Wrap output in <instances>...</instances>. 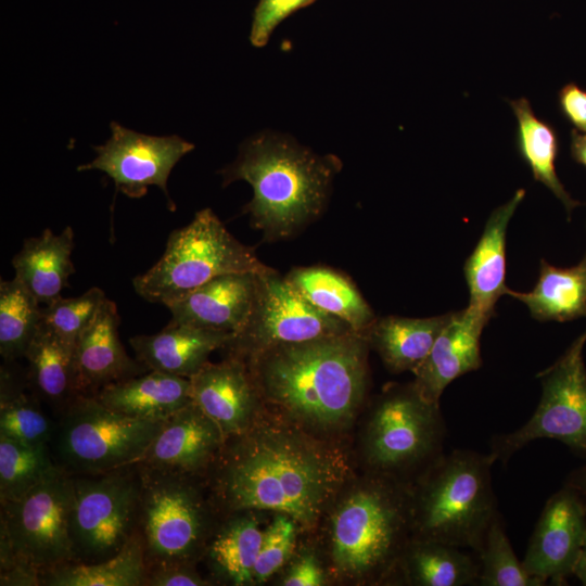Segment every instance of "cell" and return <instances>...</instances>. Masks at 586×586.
I'll return each mask as SVG.
<instances>
[{
    "instance_id": "1",
    "label": "cell",
    "mask_w": 586,
    "mask_h": 586,
    "mask_svg": "<svg viewBox=\"0 0 586 586\" xmlns=\"http://www.w3.org/2000/svg\"><path fill=\"white\" fill-rule=\"evenodd\" d=\"M275 413L264 409L227 438L205 476L221 517L268 510L310 530L347 483L349 461L327 437Z\"/></svg>"
},
{
    "instance_id": "2",
    "label": "cell",
    "mask_w": 586,
    "mask_h": 586,
    "mask_svg": "<svg viewBox=\"0 0 586 586\" xmlns=\"http://www.w3.org/2000/svg\"><path fill=\"white\" fill-rule=\"evenodd\" d=\"M369 344L351 331L267 348L245 364L264 405L329 437L358 415L369 385Z\"/></svg>"
},
{
    "instance_id": "3",
    "label": "cell",
    "mask_w": 586,
    "mask_h": 586,
    "mask_svg": "<svg viewBox=\"0 0 586 586\" xmlns=\"http://www.w3.org/2000/svg\"><path fill=\"white\" fill-rule=\"evenodd\" d=\"M339 169L334 156H319L291 140L263 135L245 142L221 174L224 186L235 180L252 186L245 212L265 239L273 241L294 235L321 214Z\"/></svg>"
},
{
    "instance_id": "4",
    "label": "cell",
    "mask_w": 586,
    "mask_h": 586,
    "mask_svg": "<svg viewBox=\"0 0 586 586\" xmlns=\"http://www.w3.org/2000/svg\"><path fill=\"white\" fill-rule=\"evenodd\" d=\"M332 505L329 555L337 576L381 583L395 573L411 538L410 488L370 473Z\"/></svg>"
},
{
    "instance_id": "5",
    "label": "cell",
    "mask_w": 586,
    "mask_h": 586,
    "mask_svg": "<svg viewBox=\"0 0 586 586\" xmlns=\"http://www.w3.org/2000/svg\"><path fill=\"white\" fill-rule=\"evenodd\" d=\"M488 454L455 449L410 486L411 538L477 555L497 510Z\"/></svg>"
},
{
    "instance_id": "6",
    "label": "cell",
    "mask_w": 586,
    "mask_h": 586,
    "mask_svg": "<svg viewBox=\"0 0 586 586\" xmlns=\"http://www.w3.org/2000/svg\"><path fill=\"white\" fill-rule=\"evenodd\" d=\"M137 536L146 571L202 560L221 514L205 475L138 463Z\"/></svg>"
},
{
    "instance_id": "7",
    "label": "cell",
    "mask_w": 586,
    "mask_h": 586,
    "mask_svg": "<svg viewBox=\"0 0 586 586\" xmlns=\"http://www.w3.org/2000/svg\"><path fill=\"white\" fill-rule=\"evenodd\" d=\"M72 474L60 468L22 498L0 504L1 585H40L74 562L69 535Z\"/></svg>"
},
{
    "instance_id": "8",
    "label": "cell",
    "mask_w": 586,
    "mask_h": 586,
    "mask_svg": "<svg viewBox=\"0 0 586 586\" xmlns=\"http://www.w3.org/2000/svg\"><path fill=\"white\" fill-rule=\"evenodd\" d=\"M440 404L424 399L413 383L391 385L374 402L362 437L370 473L410 488L444 454Z\"/></svg>"
},
{
    "instance_id": "9",
    "label": "cell",
    "mask_w": 586,
    "mask_h": 586,
    "mask_svg": "<svg viewBox=\"0 0 586 586\" xmlns=\"http://www.w3.org/2000/svg\"><path fill=\"white\" fill-rule=\"evenodd\" d=\"M254 250L238 241L211 208L198 212L168 237L164 254L133 278L138 295L165 306L209 280L234 272H263Z\"/></svg>"
},
{
    "instance_id": "10",
    "label": "cell",
    "mask_w": 586,
    "mask_h": 586,
    "mask_svg": "<svg viewBox=\"0 0 586 586\" xmlns=\"http://www.w3.org/2000/svg\"><path fill=\"white\" fill-rule=\"evenodd\" d=\"M165 421L114 411L79 395L56 420L52 455L69 474H97L139 463Z\"/></svg>"
},
{
    "instance_id": "11",
    "label": "cell",
    "mask_w": 586,
    "mask_h": 586,
    "mask_svg": "<svg viewBox=\"0 0 586 586\" xmlns=\"http://www.w3.org/2000/svg\"><path fill=\"white\" fill-rule=\"evenodd\" d=\"M72 477L69 535L74 562L95 563L116 556L137 534L138 463Z\"/></svg>"
},
{
    "instance_id": "12",
    "label": "cell",
    "mask_w": 586,
    "mask_h": 586,
    "mask_svg": "<svg viewBox=\"0 0 586 586\" xmlns=\"http://www.w3.org/2000/svg\"><path fill=\"white\" fill-rule=\"evenodd\" d=\"M586 329L550 367L537 374L539 404L521 428L495 435L489 454L506 463L525 445L538 438L557 440L586 460Z\"/></svg>"
},
{
    "instance_id": "13",
    "label": "cell",
    "mask_w": 586,
    "mask_h": 586,
    "mask_svg": "<svg viewBox=\"0 0 586 586\" xmlns=\"http://www.w3.org/2000/svg\"><path fill=\"white\" fill-rule=\"evenodd\" d=\"M354 331L347 323L306 300L285 278L269 268L258 273L251 314L222 348L242 360L277 345Z\"/></svg>"
},
{
    "instance_id": "14",
    "label": "cell",
    "mask_w": 586,
    "mask_h": 586,
    "mask_svg": "<svg viewBox=\"0 0 586 586\" xmlns=\"http://www.w3.org/2000/svg\"><path fill=\"white\" fill-rule=\"evenodd\" d=\"M111 131L104 144L93 146L97 152L93 161L77 169L104 171L128 198H142L148 187L157 186L170 201L167 191L170 171L194 145L176 135L148 136L115 122L111 123Z\"/></svg>"
},
{
    "instance_id": "15",
    "label": "cell",
    "mask_w": 586,
    "mask_h": 586,
    "mask_svg": "<svg viewBox=\"0 0 586 586\" xmlns=\"http://www.w3.org/2000/svg\"><path fill=\"white\" fill-rule=\"evenodd\" d=\"M585 531L586 499L563 484L546 501L522 560L524 569L545 585H566L573 576Z\"/></svg>"
},
{
    "instance_id": "16",
    "label": "cell",
    "mask_w": 586,
    "mask_h": 586,
    "mask_svg": "<svg viewBox=\"0 0 586 586\" xmlns=\"http://www.w3.org/2000/svg\"><path fill=\"white\" fill-rule=\"evenodd\" d=\"M190 380L192 402L222 431L226 438L246 431L265 405L244 360L226 356L207 362Z\"/></svg>"
},
{
    "instance_id": "17",
    "label": "cell",
    "mask_w": 586,
    "mask_h": 586,
    "mask_svg": "<svg viewBox=\"0 0 586 586\" xmlns=\"http://www.w3.org/2000/svg\"><path fill=\"white\" fill-rule=\"evenodd\" d=\"M226 440L219 426L191 402L164 422L139 463L206 475Z\"/></svg>"
},
{
    "instance_id": "18",
    "label": "cell",
    "mask_w": 586,
    "mask_h": 586,
    "mask_svg": "<svg viewBox=\"0 0 586 586\" xmlns=\"http://www.w3.org/2000/svg\"><path fill=\"white\" fill-rule=\"evenodd\" d=\"M489 319L469 305L453 313L426 358L412 372V383L424 399L440 404L448 384L482 366L480 340Z\"/></svg>"
},
{
    "instance_id": "19",
    "label": "cell",
    "mask_w": 586,
    "mask_h": 586,
    "mask_svg": "<svg viewBox=\"0 0 586 586\" xmlns=\"http://www.w3.org/2000/svg\"><path fill=\"white\" fill-rule=\"evenodd\" d=\"M266 271V270H265ZM259 272H234L216 277L166 305L171 323L239 332L256 296Z\"/></svg>"
},
{
    "instance_id": "20",
    "label": "cell",
    "mask_w": 586,
    "mask_h": 586,
    "mask_svg": "<svg viewBox=\"0 0 586 586\" xmlns=\"http://www.w3.org/2000/svg\"><path fill=\"white\" fill-rule=\"evenodd\" d=\"M116 304L105 298L97 315L79 335L74 351L80 395H95L104 386L142 374L148 369L129 357L118 335Z\"/></svg>"
},
{
    "instance_id": "21",
    "label": "cell",
    "mask_w": 586,
    "mask_h": 586,
    "mask_svg": "<svg viewBox=\"0 0 586 586\" xmlns=\"http://www.w3.org/2000/svg\"><path fill=\"white\" fill-rule=\"evenodd\" d=\"M232 333L169 322L161 332L136 335L129 344L148 369L190 379L224 348Z\"/></svg>"
},
{
    "instance_id": "22",
    "label": "cell",
    "mask_w": 586,
    "mask_h": 586,
    "mask_svg": "<svg viewBox=\"0 0 586 586\" xmlns=\"http://www.w3.org/2000/svg\"><path fill=\"white\" fill-rule=\"evenodd\" d=\"M525 190L519 189L505 204L493 211L473 252L467 258L463 272L469 289V306L493 317L495 305L506 290V237L509 221L523 201Z\"/></svg>"
},
{
    "instance_id": "23",
    "label": "cell",
    "mask_w": 586,
    "mask_h": 586,
    "mask_svg": "<svg viewBox=\"0 0 586 586\" xmlns=\"http://www.w3.org/2000/svg\"><path fill=\"white\" fill-rule=\"evenodd\" d=\"M93 396L114 411L150 421H166L192 402L189 379L155 370L109 384Z\"/></svg>"
},
{
    "instance_id": "24",
    "label": "cell",
    "mask_w": 586,
    "mask_h": 586,
    "mask_svg": "<svg viewBox=\"0 0 586 586\" xmlns=\"http://www.w3.org/2000/svg\"><path fill=\"white\" fill-rule=\"evenodd\" d=\"M74 351L41 322L24 356L28 390L49 407L55 420L80 395Z\"/></svg>"
},
{
    "instance_id": "25",
    "label": "cell",
    "mask_w": 586,
    "mask_h": 586,
    "mask_svg": "<svg viewBox=\"0 0 586 586\" xmlns=\"http://www.w3.org/2000/svg\"><path fill=\"white\" fill-rule=\"evenodd\" d=\"M264 531L254 511L221 517L205 548L212 582L243 586L254 584L253 571Z\"/></svg>"
},
{
    "instance_id": "26",
    "label": "cell",
    "mask_w": 586,
    "mask_h": 586,
    "mask_svg": "<svg viewBox=\"0 0 586 586\" xmlns=\"http://www.w3.org/2000/svg\"><path fill=\"white\" fill-rule=\"evenodd\" d=\"M74 231L66 227L55 234L46 229L38 237L28 238L12 259L17 278L42 305L61 296L75 272L72 262Z\"/></svg>"
},
{
    "instance_id": "27",
    "label": "cell",
    "mask_w": 586,
    "mask_h": 586,
    "mask_svg": "<svg viewBox=\"0 0 586 586\" xmlns=\"http://www.w3.org/2000/svg\"><path fill=\"white\" fill-rule=\"evenodd\" d=\"M451 316L453 313L429 318L386 316L377 318L364 335L390 371L413 372Z\"/></svg>"
},
{
    "instance_id": "28",
    "label": "cell",
    "mask_w": 586,
    "mask_h": 586,
    "mask_svg": "<svg viewBox=\"0 0 586 586\" xmlns=\"http://www.w3.org/2000/svg\"><path fill=\"white\" fill-rule=\"evenodd\" d=\"M461 549L435 540L410 538L400 555L395 573H399L410 585H479L477 555Z\"/></svg>"
},
{
    "instance_id": "29",
    "label": "cell",
    "mask_w": 586,
    "mask_h": 586,
    "mask_svg": "<svg viewBox=\"0 0 586 586\" xmlns=\"http://www.w3.org/2000/svg\"><path fill=\"white\" fill-rule=\"evenodd\" d=\"M523 303L538 321L564 322L586 316V254L572 267L560 268L540 260L538 280L533 290H506Z\"/></svg>"
},
{
    "instance_id": "30",
    "label": "cell",
    "mask_w": 586,
    "mask_h": 586,
    "mask_svg": "<svg viewBox=\"0 0 586 586\" xmlns=\"http://www.w3.org/2000/svg\"><path fill=\"white\" fill-rule=\"evenodd\" d=\"M285 278L313 305L365 334L377 319L356 285L344 275L321 266L297 267Z\"/></svg>"
},
{
    "instance_id": "31",
    "label": "cell",
    "mask_w": 586,
    "mask_h": 586,
    "mask_svg": "<svg viewBox=\"0 0 586 586\" xmlns=\"http://www.w3.org/2000/svg\"><path fill=\"white\" fill-rule=\"evenodd\" d=\"M4 361L0 372V434L34 446L51 444L56 420L49 417L40 399L28 387L26 369Z\"/></svg>"
},
{
    "instance_id": "32",
    "label": "cell",
    "mask_w": 586,
    "mask_h": 586,
    "mask_svg": "<svg viewBox=\"0 0 586 586\" xmlns=\"http://www.w3.org/2000/svg\"><path fill=\"white\" fill-rule=\"evenodd\" d=\"M509 103L518 122L515 144L519 155L530 167L534 179L546 186L562 202L570 216L579 203L570 196L556 171L559 152L556 129L535 115L526 98Z\"/></svg>"
},
{
    "instance_id": "33",
    "label": "cell",
    "mask_w": 586,
    "mask_h": 586,
    "mask_svg": "<svg viewBox=\"0 0 586 586\" xmlns=\"http://www.w3.org/2000/svg\"><path fill=\"white\" fill-rule=\"evenodd\" d=\"M145 563L136 536L114 557L95 563H67L40 577L46 586H144Z\"/></svg>"
},
{
    "instance_id": "34",
    "label": "cell",
    "mask_w": 586,
    "mask_h": 586,
    "mask_svg": "<svg viewBox=\"0 0 586 586\" xmlns=\"http://www.w3.org/2000/svg\"><path fill=\"white\" fill-rule=\"evenodd\" d=\"M17 279L0 282V354L4 361L24 358L42 319V307Z\"/></svg>"
},
{
    "instance_id": "35",
    "label": "cell",
    "mask_w": 586,
    "mask_h": 586,
    "mask_svg": "<svg viewBox=\"0 0 586 586\" xmlns=\"http://www.w3.org/2000/svg\"><path fill=\"white\" fill-rule=\"evenodd\" d=\"M59 469L49 445H27L0 434V504L22 498Z\"/></svg>"
},
{
    "instance_id": "36",
    "label": "cell",
    "mask_w": 586,
    "mask_h": 586,
    "mask_svg": "<svg viewBox=\"0 0 586 586\" xmlns=\"http://www.w3.org/2000/svg\"><path fill=\"white\" fill-rule=\"evenodd\" d=\"M479 585L481 586H543L545 583L524 569L510 544L499 512L485 533L481 550Z\"/></svg>"
},
{
    "instance_id": "37",
    "label": "cell",
    "mask_w": 586,
    "mask_h": 586,
    "mask_svg": "<svg viewBox=\"0 0 586 586\" xmlns=\"http://www.w3.org/2000/svg\"><path fill=\"white\" fill-rule=\"evenodd\" d=\"M105 298L100 288H91L76 297L60 296L42 307L41 322L75 349L79 335L92 321Z\"/></svg>"
},
{
    "instance_id": "38",
    "label": "cell",
    "mask_w": 586,
    "mask_h": 586,
    "mask_svg": "<svg viewBox=\"0 0 586 586\" xmlns=\"http://www.w3.org/2000/svg\"><path fill=\"white\" fill-rule=\"evenodd\" d=\"M297 524L286 514L277 513L264 531L253 571L254 584L263 583L289 560L296 542Z\"/></svg>"
},
{
    "instance_id": "39",
    "label": "cell",
    "mask_w": 586,
    "mask_h": 586,
    "mask_svg": "<svg viewBox=\"0 0 586 586\" xmlns=\"http://www.w3.org/2000/svg\"><path fill=\"white\" fill-rule=\"evenodd\" d=\"M316 0H259L254 11L250 40L253 46H265L275 28L289 15Z\"/></svg>"
},
{
    "instance_id": "40",
    "label": "cell",
    "mask_w": 586,
    "mask_h": 586,
    "mask_svg": "<svg viewBox=\"0 0 586 586\" xmlns=\"http://www.w3.org/2000/svg\"><path fill=\"white\" fill-rule=\"evenodd\" d=\"M196 564L182 563L152 569L145 572L144 586H205L213 585L195 569Z\"/></svg>"
},
{
    "instance_id": "41",
    "label": "cell",
    "mask_w": 586,
    "mask_h": 586,
    "mask_svg": "<svg viewBox=\"0 0 586 586\" xmlns=\"http://www.w3.org/2000/svg\"><path fill=\"white\" fill-rule=\"evenodd\" d=\"M562 115L581 132H586V90L574 82L563 86L558 93Z\"/></svg>"
},
{
    "instance_id": "42",
    "label": "cell",
    "mask_w": 586,
    "mask_h": 586,
    "mask_svg": "<svg viewBox=\"0 0 586 586\" xmlns=\"http://www.w3.org/2000/svg\"><path fill=\"white\" fill-rule=\"evenodd\" d=\"M326 582L323 570L313 553L296 559L283 577L286 586H320Z\"/></svg>"
},
{
    "instance_id": "43",
    "label": "cell",
    "mask_w": 586,
    "mask_h": 586,
    "mask_svg": "<svg viewBox=\"0 0 586 586\" xmlns=\"http://www.w3.org/2000/svg\"><path fill=\"white\" fill-rule=\"evenodd\" d=\"M571 155L576 163L586 167V132L571 131Z\"/></svg>"
},
{
    "instance_id": "44",
    "label": "cell",
    "mask_w": 586,
    "mask_h": 586,
    "mask_svg": "<svg viewBox=\"0 0 586 586\" xmlns=\"http://www.w3.org/2000/svg\"><path fill=\"white\" fill-rule=\"evenodd\" d=\"M563 484L573 487L586 499V460L568 474Z\"/></svg>"
},
{
    "instance_id": "45",
    "label": "cell",
    "mask_w": 586,
    "mask_h": 586,
    "mask_svg": "<svg viewBox=\"0 0 586 586\" xmlns=\"http://www.w3.org/2000/svg\"><path fill=\"white\" fill-rule=\"evenodd\" d=\"M573 576H575L582 585L586 586V531L582 550L576 562Z\"/></svg>"
}]
</instances>
